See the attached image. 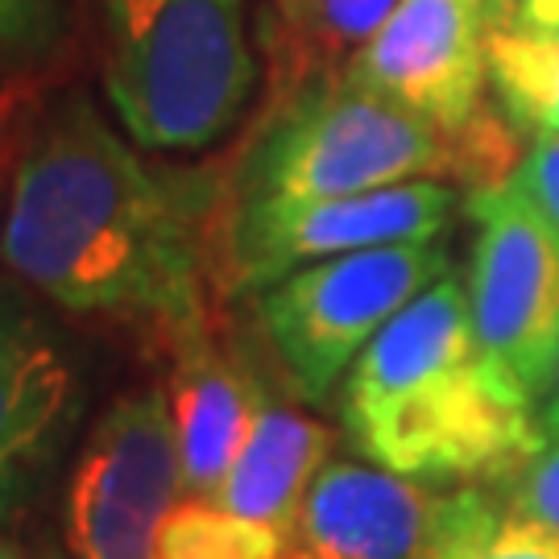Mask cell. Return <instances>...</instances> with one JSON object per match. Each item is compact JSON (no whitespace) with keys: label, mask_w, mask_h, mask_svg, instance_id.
Returning <instances> with one entry per match:
<instances>
[{"label":"cell","mask_w":559,"mask_h":559,"mask_svg":"<svg viewBox=\"0 0 559 559\" xmlns=\"http://www.w3.org/2000/svg\"><path fill=\"white\" fill-rule=\"evenodd\" d=\"M221 203V170L154 166L92 96L67 92L13 162L0 261L62 311L133 323L170 348L216 323Z\"/></svg>","instance_id":"cell-1"},{"label":"cell","mask_w":559,"mask_h":559,"mask_svg":"<svg viewBox=\"0 0 559 559\" xmlns=\"http://www.w3.org/2000/svg\"><path fill=\"white\" fill-rule=\"evenodd\" d=\"M340 423L369 464L427 485H498L543 448L531 406L480 357L456 270L360 353L340 390Z\"/></svg>","instance_id":"cell-2"},{"label":"cell","mask_w":559,"mask_h":559,"mask_svg":"<svg viewBox=\"0 0 559 559\" xmlns=\"http://www.w3.org/2000/svg\"><path fill=\"white\" fill-rule=\"evenodd\" d=\"M519 162V129L452 138L336 67L274 92L237 166L224 175V203H316L415 179L485 191L510 179Z\"/></svg>","instance_id":"cell-3"},{"label":"cell","mask_w":559,"mask_h":559,"mask_svg":"<svg viewBox=\"0 0 559 559\" xmlns=\"http://www.w3.org/2000/svg\"><path fill=\"white\" fill-rule=\"evenodd\" d=\"M258 92L245 0H104V96L154 154H200Z\"/></svg>","instance_id":"cell-4"},{"label":"cell","mask_w":559,"mask_h":559,"mask_svg":"<svg viewBox=\"0 0 559 559\" xmlns=\"http://www.w3.org/2000/svg\"><path fill=\"white\" fill-rule=\"evenodd\" d=\"M443 274H452L448 237L328 258L265 286L258 295L261 340L282 365L290 394L328 399L381 328Z\"/></svg>","instance_id":"cell-5"},{"label":"cell","mask_w":559,"mask_h":559,"mask_svg":"<svg viewBox=\"0 0 559 559\" xmlns=\"http://www.w3.org/2000/svg\"><path fill=\"white\" fill-rule=\"evenodd\" d=\"M464 212L473 336L506 394L535 411L559 357V228L510 179L468 191Z\"/></svg>","instance_id":"cell-6"},{"label":"cell","mask_w":559,"mask_h":559,"mask_svg":"<svg viewBox=\"0 0 559 559\" xmlns=\"http://www.w3.org/2000/svg\"><path fill=\"white\" fill-rule=\"evenodd\" d=\"M460 195L440 179L316 203H221L216 221V290L221 299L265 290L302 265L328 258L440 240L456 221Z\"/></svg>","instance_id":"cell-7"},{"label":"cell","mask_w":559,"mask_h":559,"mask_svg":"<svg viewBox=\"0 0 559 559\" xmlns=\"http://www.w3.org/2000/svg\"><path fill=\"white\" fill-rule=\"evenodd\" d=\"M182 485L166 385H138L104 406L67 480L62 535L71 559H158Z\"/></svg>","instance_id":"cell-8"},{"label":"cell","mask_w":559,"mask_h":559,"mask_svg":"<svg viewBox=\"0 0 559 559\" xmlns=\"http://www.w3.org/2000/svg\"><path fill=\"white\" fill-rule=\"evenodd\" d=\"M514 9L519 0H399L344 71L452 138H493L514 124L485 100L489 41Z\"/></svg>","instance_id":"cell-9"},{"label":"cell","mask_w":559,"mask_h":559,"mask_svg":"<svg viewBox=\"0 0 559 559\" xmlns=\"http://www.w3.org/2000/svg\"><path fill=\"white\" fill-rule=\"evenodd\" d=\"M80 423V365L34 302L0 286V522L55 468Z\"/></svg>","instance_id":"cell-10"},{"label":"cell","mask_w":559,"mask_h":559,"mask_svg":"<svg viewBox=\"0 0 559 559\" xmlns=\"http://www.w3.org/2000/svg\"><path fill=\"white\" fill-rule=\"evenodd\" d=\"M443 493L360 460H328L311 480L299 539L316 559H427Z\"/></svg>","instance_id":"cell-11"},{"label":"cell","mask_w":559,"mask_h":559,"mask_svg":"<svg viewBox=\"0 0 559 559\" xmlns=\"http://www.w3.org/2000/svg\"><path fill=\"white\" fill-rule=\"evenodd\" d=\"M166 357V399L179 431L182 485L187 498H212L253 431L265 390L249 353L228 344L216 323L170 344Z\"/></svg>","instance_id":"cell-12"},{"label":"cell","mask_w":559,"mask_h":559,"mask_svg":"<svg viewBox=\"0 0 559 559\" xmlns=\"http://www.w3.org/2000/svg\"><path fill=\"white\" fill-rule=\"evenodd\" d=\"M328 456H332V431L320 419L302 415L299 406L265 394L253 431L212 501L228 514L270 522L299 535L302 501Z\"/></svg>","instance_id":"cell-13"},{"label":"cell","mask_w":559,"mask_h":559,"mask_svg":"<svg viewBox=\"0 0 559 559\" xmlns=\"http://www.w3.org/2000/svg\"><path fill=\"white\" fill-rule=\"evenodd\" d=\"M399 0H265L261 41L274 92L316 71H336L381 29Z\"/></svg>","instance_id":"cell-14"},{"label":"cell","mask_w":559,"mask_h":559,"mask_svg":"<svg viewBox=\"0 0 559 559\" xmlns=\"http://www.w3.org/2000/svg\"><path fill=\"white\" fill-rule=\"evenodd\" d=\"M489 92L522 138H559V25H531L519 9L489 41Z\"/></svg>","instance_id":"cell-15"},{"label":"cell","mask_w":559,"mask_h":559,"mask_svg":"<svg viewBox=\"0 0 559 559\" xmlns=\"http://www.w3.org/2000/svg\"><path fill=\"white\" fill-rule=\"evenodd\" d=\"M427 559H559V531L519 514L493 485H456L440 501Z\"/></svg>","instance_id":"cell-16"},{"label":"cell","mask_w":559,"mask_h":559,"mask_svg":"<svg viewBox=\"0 0 559 559\" xmlns=\"http://www.w3.org/2000/svg\"><path fill=\"white\" fill-rule=\"evenodd\" d=\"M158 559H316L295 531L228 514L212 498H182L158 535Z\"/></svg>","instance_id":"cell-17"},{"label":"cell","mask_w":559,"mask_h":559,"mask_svg":"<svg viewBox=\"0 0 559 559\" xmlns=\"http://www.w3.org/2000/svg\"><path fill=\"white\" fill-rule=\"evenodd\" d=\"M67 34L62 0H0V46L9 55L38 62L59 50Z\"/></svg>","instance_id":"cell-18"},{"label":"cell","mask_w":559,"mask_h":559,"mask_svg":"<svg viewBox=\"0 0 559 559\" xmlns=\"http://www.w3.org/2000/svg\"><path fill=\"white\" fill-rule=\"evenodd\" d=\"M519 514L559 531V440H547L519 473L493 485Z\"/></svg>","instance_id":"cell-19"},{"label":"cell","mask_w":559,"mask_h":559,"mask_svg":"<svg viewBox=\"0 0 559 559\" xmlns=\"http://www.w3.org/2000/svg\"><path fill=\"white\" fill-rule=\"evenodd\" d=\"M510 182L539 203L543 212L551 216V224L559 228V138L531 141V150L522 154L519 170L510 175Z\"/></svg>","instance_id":"cell-20"},{"label":"cell","mask_w":559,"mask_h":559,"mask_svg":"<svg viewBox=\"0 0 559 559\" xmlns=\"http://www.w3.org/2000/svg\"><path fill=\"white\" fill-rule=\"evenodd\" d=\"M535 427H539L543 443L547 440H559V357H556V369H551V378H547V390L539 394L535 402Z\"/></svg>","instance_id":"cell-21"},{"label":"cell","mask_w":559,"mask_h":559,"mask_svg":"<svg viewBox=\"0 0 559 559\" xmlns=\"http://www.w3.org/2000/svg\"><path fill=\"white\" fill-rule=\"evenodd\" d=\"M519 17L531 25H559V0H519Z\"/></svg>","instance_id":"cell-22"},{"label":"cell","mask_w":559,"mask_h":559,"mask_svg":"<svg viewBox=\"0 0 559 559\" xmlns=\"http://www.w3.org/2000/svg\"><path fill=\"white\" fill-rule=\"evenodd\" d=\"M0 559H29V556H21L17 547H13V543H4L0 539Z\"/></svg>","instance_id":"cell-23"}]
</instances>
